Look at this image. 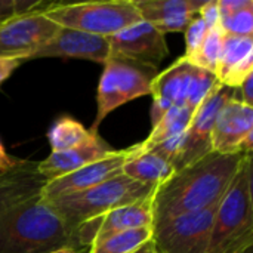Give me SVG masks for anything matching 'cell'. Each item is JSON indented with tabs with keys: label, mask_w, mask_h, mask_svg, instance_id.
<instances>
[{
	"label": "cell",
	"mask_w": 253,
	"mask_h": 253,
	"mask_svg": "<svg viewBox=\"0 0 253 253\" xmlns=\"http://www.w3.org/2000/svg\"><path fill=\"white\" fill-rule=\"evenodd\" d=\"M132 253H156V252H154V248H153V242L150 240V242L144 243L141 248H138L135 252H132Z\"/></svg>",
	"instance_id": "cell-32"
},
{
	"label": "cell",
	"mask_w": 253,
	"mask_h": 253,
	"mask_svg": "<svg viewBox=\"0 0 253 253\" xmlns=\"http://www.w3.org/2000/svg\"><path fill=\"white\" fill-rule=\"evenodd\" d=\"M208 27L206 24L202 21V18L199 15H196L188 27L185 28V43H187V49H185V58H191L202 46L206 34H208Z\"/></svg>",
	"instance_id": "cell-26"
},
{
	"label": "cell",
	"mask_w": 253,
	"mask_h": 253,
	"mask_svg": "<svg viewBox=\"0 0 253 253\" xmlns=\"http://www.w3.org/2000/svg\"><path fill=\"white\" fill-rule=\"evenodd\" d=\"M224 39H225V33L221 28V25L209 30L202 46H200V49L191 58H187L188 62L193 64L194 67L203 68V70L215 74L221 53H222Z\"/></svg>",
	"instance_id": "cell-23"
},
{
	"label": "cell",
	"mask_w": 253,
	"mask_h": 253,
	"mask_svg": "<svg viewBox=\"0 0 253 253\" xmlns=\"http://www.w3.org/2000/svg\"><path fill=\"white\" fill-rule=\"evenodd\" d=\"M251 74H253V37L225 34L222 53L215 73L218 82L237 89Z\"/></svg>",
	"instance_id": "cell-18"
},
{
	"label": "cell",
	"mask_w": 253,
	"mask_h": 253,
	"mask_svg": "<svg viewBox=\"0 0 253 253\" xmlns=\"http://www.w3.org/2000/svg\"><path fill=\"white\" fill-rule=\"evenodd\" d=\"M157 74L159 67L110 56L104 64V71L98 84L96 116L93 125L87 130L90 133H98L99 125L111 111L136 98L151 95V84Z\"/></svg>",
	"instance_id": "cell-6"
},
{
	"label": "cell",
	"mask_w": 253,
	"mask_h": 253,
	"mask_svg": "<svg viewBox=\"0 0 253 253\" xmlns=\"http://www.w3.org/2000/svg\"><path fill=\"white\" fill-rule=\"evenodd\" d=\"M52 253H84V251H80V249H74V248H64V249H59L56 252Z\"/></svg>",
	"instance_id": "cell-33"
},
{
	"label": "cell",
	"mask_w": 253,
	"mask_h": 253,
	"mask_svg": "<svg viewBox=\"0 0 253 253\" xmlns=\"http://www.w3.org/2000/svg\"><path fill=\"white\" fill-rule=\"evenodd\" d=\"M219 25L227 36L253 37V1L219 16Z\"/></svg>",
	"instance_id": "cell-24"
},
{
	"label": "cell",
	"mask_w": 253,
	"mask_h": 253,
	"mask_svg": "<svg viewBox=\"0 0 253 253\" xmlns=\"http://www.w3.org/2000/svg\"><path fill=\"white\" fill-rule=\"evenodd\" d=\"M194 71V65L188 62L185 56L178 58L169 68L159 73L151 84L153 107H151V125L153 127L160 119L173 107H185L190 80Z\"/></svg>",
	"instance_id": "cell-15"
},
{
	"label": "cell",
	"mask_w": 253,
	"mask_h": 253,
	"mask_svg": "<svg viewBox=\"0 0 253 253\" xmlns=\"http://www.w3.org/2000/svg\"><path fill=\"white\" fill-rule=\"evenodd\" d=\"M245 156L243 153L219 154L211 151L199 160L176 169L153 193V227L218 203Z\"/></svg>",
	"instance_id": "cell-2"
},
{
	"label": "cell",
	"mask_w": 253,
	"mask_h": 253,
	"mask_svg": "<svg viewBox=\"0 0 253 253\" xmlns=\"http://www.w3.org/2000/svg\"><path fill=\"white\" fill-rule=\"evenodd\" d=\"M16 15V0H0V22Z\"/></svg>",
	"instance_id": "cell-30"
},
{
	"label": "cell",
	"mask_w": 253,
	"mask_h": 253,
	"mask_svg": "<svg viewBox=\"0 0 253 253\" xmlns=\"http://www.w3.org/2000/svg\"><path fill=\"white\" fill-rule=\"evenodd\" d=\"M153 236L151 227L133 228L111 234L95 245H92L86 253H132L144 243L150 242Z\"/></svg>",
	"instance_id": "cell-21"
},
{
	"label": "cell",
	"mask_w": 253,
	"mask_h": 253,
	"mask_svg": "<svg viewBox=\"0 0 253 253\" xmlns=\"http://www.w3.org/2000/svg\"><path fill=\"white\" fill-rule=\"evenodd\" d=\"M44 16L62 28L111 37L141 21L132 0H99L82 3H52Z\"/></svg>",
	"instance_id": "cell-5"
},
{
	"label": "cell",
	"mask_w": 253,
	"mask_h": 253,
	"mask_svg": "<svg viewBox=\"0 0 253 253\" xmlns=\"http://www.w3.org/2000/svg\"><path fill=\"white\" fill-rule=\"evenodd\" d=\"M199 16L206 24L208 30H212L219 25V9L218 0H208L205 6L199 10Z\"/></svg>",
	"instance_id": "cell-27"
},
{
	"label": "cell",
	"mask_w": 253,
	"mask_h": 253,
	"mask_svg": "<svg viewBox=\"0 0 253 253\" xmlns=\"http://www.w3.org/2000/svg\"><path fill=\"white\" fill-rule=\"evenodd\" d=\"M154 190L156 187L141 184L122 173L89 190L65 194L47 202L55 208L73 239V231L84 221L111 209L138 203L150 197Z\"/></svg>",
	"instance_id": "cell-4"
},
{
	"label": "cell",
	"mask_w": 253,
	"mask_h": 253,
	"mask_svg": "<svg viewBox=\"0 0 253 253\" xmlns=\"http://www.w3.org/2000/svg\"><path fill=\"white\" fill-rule=\"evenodd\" d=\"M59 30L42 10L15 15L0 22V58L19 59L33 58Z\"/></svg>",
	"instance_id": "cell-8"
},
{
	"label": "cell",
	"mask_w": 253,
	"mask_h": 253,
	"mask_svg": "<svg viewBox=\"0 0 253 253\" xmlns=\"http://www.w3.org/2000/svg\"><path fill=\"white\" fill-rule=\"evenodd\" d=\"M40 58H74L104 65L110 58V37L59 27L58 33L31 59Z\"/></svg>",
	"instance_id": "cell-14"
},
{
	"label": "cell",
	"mask_w": 253,
	"mask_h": 253,
	"mask_svg": "<svg viewBox=\"0 0 253 253\" xmlns=\"http://www.w3.org/2000/svg\"><path fill=\"white\" fill-rule=\"evenodd\" d=\"M21 65L19 59H9V58H0V84L9 79V76Z\"/></svg>",
	"instance_id": "cell-29"
},
{
	"label": "cell",
	"mask_w": 253,
	"mask_h": 253,
	"mask_svg": "<svg viewBox=\"0 0 253 253\" xmlns=\"http://www.w3.org/2000/svg\"><path fill=\"white\" fill-rule=\"evenodd\" d=\"M44 182L36 163L27 160H16L10 170L0 173V253L77 249L64 221L43 196Z\"/></svg>",
	"instance_id": "cell-1"
},
{
	"label": "cell",
	"mask_w": 253,
	"mask_h": 253,
	"mask_svg": "<svg viewBox=\"0 0 253 253\" xmlns=\"http://www.w3.org/2000/svg\"><path fill=\"white\" fill-rule=\"evenodd\" d=\"M114 150L98 133H92L84 142L58 153H50L44 160L36 163L37 172L44 181L65 176L89 163H93Z\"/></svg>",
	"instance_id": "cell-16"
},
{
	"label": "cell",
	"mask_w": 253,
	"mask_h": 253,
	"mask_svg": "<svg viewBox=\"0 0 253 253\" xmlns=\"http://www.w3.org/2000/svg\"><path fill=\"white\" fill-rule=\"evenodd\" d=\"M212 151L219 154H251L253 147V107L237 96L221 108L211 135Z\"/></svg>",
	"instance_id": "cell-11"
},
{
	"label": "cell",
	"mask_w": 253,
	"mask_h": 253,
	"mask_svg": "<svg viewBox=\"0 0 253 253\" xmlns=\"http://www.w3.org/2000/svg\"><path fill=\"white\" fill-rule=\"evenodd\" d=\"M130 156V147L126 150H114L108 156L89 163L65 176L46 181L43 185V196L46 200H53L56 197L80 193L96 187L111 178L122 175L123 166Z\"/></svg>",
	"instance_id": "cell-13"
},
{
	"label": "cell",
	"mask_w": 253,
	"mask_h": 253,
	"mask_svg": "<svg viewBox=\"0 0 253 253\" xmlns=\"http://www.w3.org/2000/svg\"><path fill=\"white\" fill-rule=\"evenodd\" d=\"M141 19L162 34L185 31L208 0H132Z\"/></svg>",
	"instance_id": "cell-17"
},
{
	"label": "cell",
	"mask_w": 253,
	"mask_h": 253,
	"mask_svg": "<svg viewBox=\"0 0 253 253\" xmlns=\"http://www.w3.org/2000/svg\"><path fill=\"white\" fill-rule=\"evenodd\" d=\"M15 163H16V160L12 159V157H9V154L6 153L3 144L0 142V173L10 170L15 166Z\"/></svg>",
	"instance_id": "cell-31"
},
{
	"label": "cell",
	"mask_w": 253,
	"mask_h": 253,
	"mask_svg": "<svg viewBox=\"0 0 253 253\" xmlns=\"http://www.w3.org/2000/svg\"><path fill=\"white\" fill-rule=\"evenodd\" d=\"M253 248L252 154H246L218 203L208 253H243Z\"/></svg>",
	"instance_id": "cell-3"
},
{
	"label": "cell",
	"mask_w": 253,
	"mask_h": 253,
	"mask_svg": "<svg viewBox=\"0 0 253 253\" xmlns=\"http://www.w3.org/2000/svg\"><path fill=\"white\" fill-rule=\"evenodd\" d=\"M243 253H253V248H249V249H246Z\"/></svg>",
	"instance_id": "cell-34"
},
{
	"label": "cell",
	"mask_w": 253,
	"mask_h": 253,
	"mask_svg": "<svg viewBox=\"0 0 253 253\" xmlns=\"http://www.w3.org/2000/svg\"><path fill=\"white\" fill-rule=\"evenodd\" d=\"M218 203L154 225L151 236L154 252L208 253Z\"/></svg>",
	"instance_id": "cell-7"
},
{
	"label": "cell",
	"mask_w": 253,
	"mask_h": 253,
	"mask_svg": "<svg viewBox=\"0 0 253 253\" xmlns=\"http://www.w3.org/2000/svg\"><path fill=\"white\" fill-rule=\"evenodd\" d=\"M173 172L175 168L170 162L153 151H139L136 145L130 147V156L122 170L125 176L151 187L160 185Z\"/></svg>",
	"instance_id": "cell-19"
},
{
	"label": "cell",
	"mask_w": 253,
	"mask_h": 253,
	"mask_svg": "<svg viewBox=\"0 0 253 253\" xmlns=\"http://www.w3.org/2000/svg\"><path fill=\"white\" fill-rule=\"evenodd\" d=\"M92 133L79 122L71 117L58 119L47 132V139L52 153L70 150L84 142Z\"/></svg>",
	"instance_id": "cell-22"
},
{
	"label": "cell",
	"mask_w": 253,
	"mask_h": 253,
	"mask_svg": "<svg viewBox=\"0 0 253 253\" xmlns=\"http://www.w3.org/2000/svg\"><path fill=\"white\" fill-rule=\"evenodd\" d=\"M218 83L219 82L213 73L206 71L199 67H194V71H193V76L190 80V86H188L185 107L194 113Z\"/></svg>",
	"instance_id": "cell-25"
},
{
	"label": "cell",
	"mask_w": 253,
	"mask_h": 253,
	"mask_svg": "<svg viewBox=\"0 0 253 253\" xmlns=\"http://www.w3.org/2000/svg\"><path fill=\"white\" fill-rule=\"evenodd\" d=\"M233 96H237L236 89L218 83L213 90L206 96V99L200 104V107L194 111L191 123L185 133L184 145L173 163L175 170L199 160L200 157L212 151L211 135L215 120L221 108Z\"/></svg>",
	"instance_id": "cell-10"
},
{
	"label": "cell",
	"mask_w": 253,
	"mask_h": 253,
	"mask_svg": "<svg viewBox=\"0 0 253 253\" xmlns=\"http://www.w3.org/2000/svg\"><path fill=\"white\" fill-rule=\"evenodd\" d=\"M142 227L153 228V194L138 203L120 206L84 221L73 231V242L77 249L87 251L111 234Z\"/></svg>",
	"instance_id": "cell-9"
},
{
	"label": "cell",
	"mask_w": 253,
	"mask_h": 253,
	"mask_svg": "<svg viewBox=\"0 0 253 253\" xmlns=\"http://www.w3.org/2000/svg\"><path fill=\"white\" fill-rule=\"evenodd\" d=\"M252 86H253V74H251V76H249V77H246V79L243 80V83L236 89V90H237V98H239L243 104H246V105H249V107H253Z\"/></svg>",
	"instance_id": "cell-28"
},
{
	"label": "cell",
	"mask_w": 253,
	"mask_h": 253,
	"mask_svg": "<svg viewBox=\"0 0 253 253\" xmlns=\"http://www.w3.org/2000/svg\"><path fill=\"white\" fill-rule=\"evenodd\" d=\"M168 53L165 34L142 19L110 37V56L159 67Z\"/></svg>",
	"instance_id": "cell-12"
},
{
	"label": "cell",
	"mask_w": 253,
	"mask_h": 253,
	"mask_svg": "<svg viewBox=\"0 0 253 253\" xmlns=\"http://www.w3.org/2000/svg\"><path fill=\"white\" fill-rule=\"evenodd\" d=\"M193 114L194 113L187 107L170 108L160 119V122L153 127L150 136L147 139H144L142 142L136 144V148L139 151H145L166 139H170V138H175L179 135H185L188 130V126L191 123Z\"/></svg>",
	"instance_id": "cell-20"
}]
</instances>
